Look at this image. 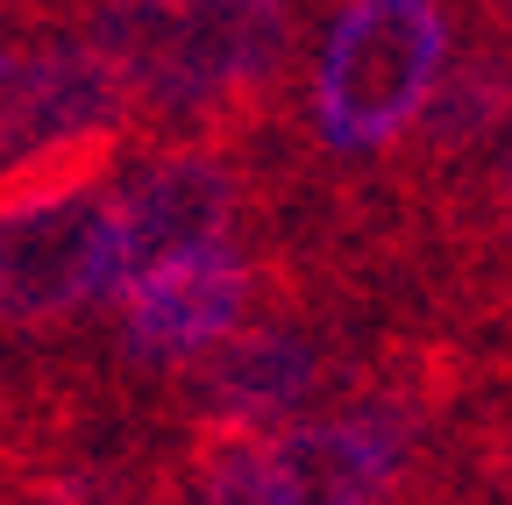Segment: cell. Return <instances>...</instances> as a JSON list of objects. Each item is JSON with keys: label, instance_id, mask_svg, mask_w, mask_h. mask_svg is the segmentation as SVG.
<instances>
[{"label": "cell", "instance_id": "6da1fadb", "mask_svg": "<svg viewBox=\"0 0 512 505\" xmlns=\"http://www.w3.org/2000/svg\"><path fill=\"white\" fill-rule=\"evenodd\" d=\"M128 86L143 143H264L299 114L313 15L299 0H72Z\"/></svg>", "mask_w": 512, "mask_h": 505}, {"label": "cell", "instance_id": "7a4b0ae2", "mask_svg": "<svg viewBox=\"0 0 512 505\" xmlns=\"http://www.w3.org/2000/svg\"><path fill=\"white\" fill-rule=\"evenodd\" d=\"M456 43L463 22L448 15V0H342L313 29L299 114L249 150L328 185L377 178L370 164L413 143Z\"/></svg>", "mask_w": 512, "mask_h": 505}, {"label": "cell", "instance_id": "277c9868", "mask_svg": "<svg viewBox=\"0 0 512 505\" xmlns=\"http://www.w3.org/2000/svg\"><path fill=\"white\" fill-rule=\"evenodd\" d=\"M264 299H271V264L242 235V242L200 249L185 264H164L136 292H121L100 313V342H107V363L128 385L157 392L178 370H192L207 349H221L242 321H256Z\"/></svg>", "mask_w": 512, "mask_h": 505}, {"label": "cell", "instance_id": "5b68a950", "mask_svg": "<svg viewBox=\"0 0 512 505\" xmlns=\"http://www.w3.org/2000/svg\"><path fill=\"white\" fill-rule=\"evenodd\" d=\"M100 129H136L100 43L79 22H0V164Z\"/></svg>", "mask_w": 512, "mask_h": 505}, {"label": "cell", "instance_id": "3957f363", "mask_svg": "<svg viewBox=\"0 0 512 505\" xmlns=\"http://www.w3.org/2000/svg\"><path fill=\"white\" fill-rule=\"evenodd\" d=\"M249 214L256 157L242 143H143L114 185V299L157 278L164 264L242 242Z\"/></svg>", "mask_w": 512, "mask_h": 505}, {"label": "cell", "instance_id": "8992f818", "mask_svg": "<svg viewBox=\"0 0 512 505\" xmlns=\"http://www.w3.org/2000/svg\"><path fill=\"white\" fill-rule=\"evenodd\" d=\"M0 505H22V498H15V484H8V470H0Z\"/></svg>", "mask_w": 512, "mask_h": 505}]
</instances>
